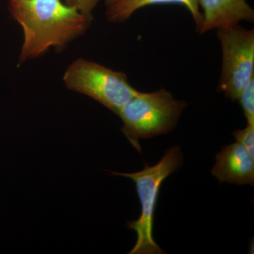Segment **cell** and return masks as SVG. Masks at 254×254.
<instances>
[{
    "instance_id": "obj_1",
    "label": "cell",
    "mask_w": 254,
    "mask_h": 254,
    "mask_svg": "<svg viewBox=\"0 0 254 254\" xmlns=\"http://www.w3.org/2000/svg\"><path fill=\"white\" fill-rule=\"evenodd\" d=\"M7 9L23 30L19 64L39 58L51 48L63 51L86 33L93 19L62 0H7Z\"/></svg>"
},
{
    "instance_id": "obj_2",
    "label": "cell",
    "mask_w": 254,
    "mask_h": 254,
    "mask_svg": "<svg viewBox=\"0 0 254 254\" xmlns=\"http://www.w3.org/2000/svg\"><path fill=\"white\" fill-rule=\"evenodd\" d=\"M186 106L165 88L151 93L138 91L118 113L123 122L122 131L141 153L138 141L173 131Z\"/></svg>"
},
{
    "instance_id": "obj_3",
    "label": "cell",
    "mask_w": 254,
    "mask_h": 254,
    "mask_svg": "<svg viewBox=\"0 0 254 254\" xmlns=\"http://www.w3.org/2000/svg\"><path fill=\"white\" fill-rule=\"evenodd\" d=\"M183 156L180 147L174 146L165 152L161 160L153 166L134 173L110 172L115 176L131 179L135 182L136 191L141 204V216L135 221L127 222L128 230L137 234L136 245L128 254H165L153 237V218L159 190L164 180L182 166Z\"/></svg>"
},
{
    "instance_id": "obj_4",
    "label": "cell",
    "mask_w": 254,
    "mask_h": 254,
    "mask_svg": "<svg viewBox=\"0 0 254 254\" xmlns=\"http://www.w3.org/2000/svg\"><path fill=\"white\" fill-rule=\"evenodd\" d=\"M63 81L68 89L93 98L116 115L138 93L125 73L83 58L68 65Z\"/></svg>"
},
{
    "instance_id": "obj_5",
    "label": "cell",
    "mask_w": 254,
    "mask_h": 254,
    "mask_svg": "<svg viewBox=\"0 0 254 254\" xmlns=\"http://www.w3.org/2000/svg\"><path fill=\"white\" fill-rule=\"evenodd\" d=\"M222 49L219 90L235 101L254 78V31L240 25L218 29Z\"/></svg>"
},
{
    "instance_id": "obj_6",
    "label": "cell",
    "mask_w": 254,
    "mask_h": 254,
    "mask_svg": "<svg viewBox=\"0 0 254 254\" xmlns=\"http://www.w3.org/2000/svg\"><path fill=\"white\" fill-rule=\"evenodd\" d=\"M198 4L203 18L198 31L201 34L254 20V10L246 0H199Z\"/></svg>"
},
{
    "instance_id": "obj_7",
    "label": "cell",
    "mask_w": 254,
    "mask_h": 254,
    "mask_svg": "<svg viewBox=\"0 0 254 254\" xmlns=\"http://www.w3.org/2000/svg\"><path fill=\"white\" fill-rule=\"evenodd\" d=\"M211 173L220 182L254 186V159L237 141L225 145L217 154Z\"/></svg>"
},
{
    "instance_id": "obj_8",
    "label": "cell",
    "mask_w": 254,
    "mask_h": 254,
    "mask_svg": "<svg viewBox=\"0 0 254 254\" xmlns=\"http://www.w3.org/2000/svg\"><path fill=\"white\" fill-rule=\"evenodd\" d=\"M199 0H105V14L111 22H125L138 10L158 4H177L185 6L191 14L197 31L202 24Z\"/></svg>"
},
{
    "instance_id": "obj_9",
    "label": "cell",
    "mask_w": 254,
    "mask_h": 254,
    "mask_svg": "<svg viewBox=\"0 0 254 254\" xmlns=\"http://www.w3.org/2000/svg\"><path fill=\"white\" fill-rule=\"evenodd\" d=\"M237 100L242 106L247 125H254V78L245 87Z\"/></svg>"
},
{
    "instance_id": "obj_10",
    "label": "cell",
    "mask_w": 254,
    "mask_h": 254,
    "mask_svg": "<svg viewBox=\"0 0 254 254\" xmlns=\"http://www.w3.org/2000/svg\"><path fill=\"white\" fill-rule=\"evenodd\" d=\"M237 141L245 147L251 157L254 159V125H247L243 129L232 133Z\"/></svg>"
},
{
    "instance_id": "obj_11",
    "label": "cell",
    "mask_w": 254,
    "mask_h": 254,
    "mask_svg": "<svg viewBox=\"0 0 254 254\" xmlns=\"http://www.w3.org/2000/svg\"><path fill=\"white\" fill-rule=\"evenodd\" d=\"M100 1V0H64L66 4L76 8L83 14L91 17H93V11Z\"/></svg>"
}]
</instances>
